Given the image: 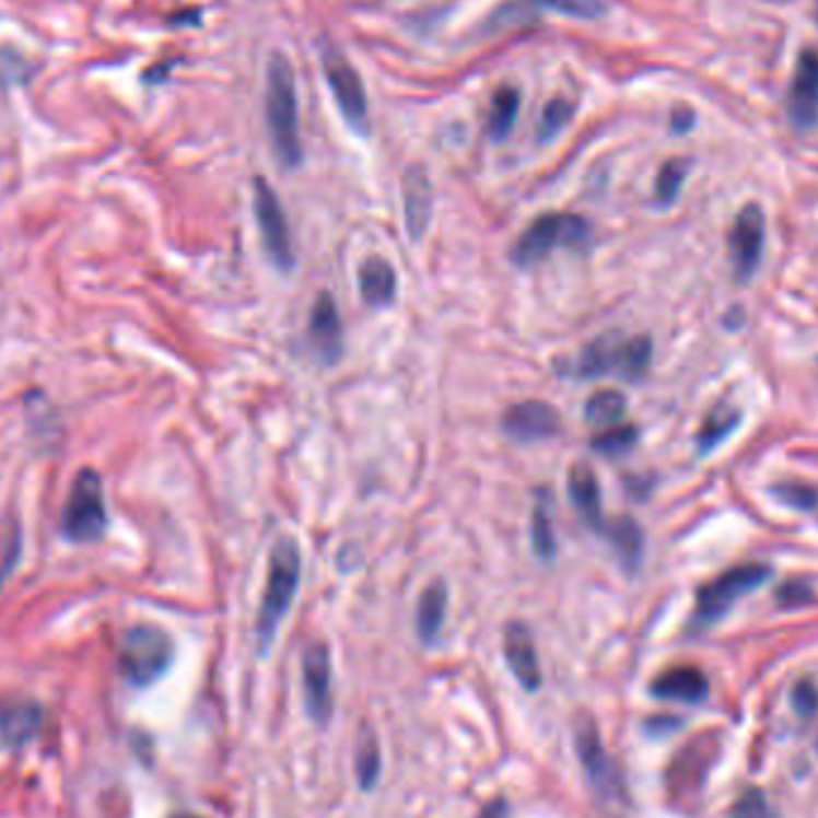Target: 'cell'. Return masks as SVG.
Returning a JSON list of instances; mask_svg holds the SVG:
<instances>
[{
    "instance_id": "obj_1",
    "label": "cell",
    "mask_w": 818,
    "mask_h": 818,
    "mask_svg": "<svg viewBox=\"0 0 818 818\" xmlns=\"http://www.w3.org/2000/svg\"><path fill=\"white\" fill-rule=\"evenodd\" d=\"M266 125L278 161L285 168H300L304 159L300 139L297 82L290 60L276 50L266 68Z\"/></svg>"
},
{
    "instance_id": "obj_2",
    "label": "cell",
    "mask_w": 818,
    "mask_h": 818,
    "mask_svg": "<svg viewBox=\"0 0 818 818\" xmlns=\"http://www.w3.org/2000/svg\"><path fill=\"white\" fill-rule=\"evenodd\" d=\"M302 577V553L300 544L290 536L278 539L268 556V574H266V589L261 598V608L257 616V636L261 654H268V648L276 642L280 624H283L292 600L297 596Z\"/></svg>"
},
{
    "instance_id": "obj_3",
    "label": "cell",
    "mask_w": 818,
    "mask_h": 818,
    "mask_svg": "<svg viewBox=\"0 0 818 818\" xmlns=\"http://www.w3.org/2000/svg\"><path fill=\"white\" fill-rule=\"evenodd\" d=\"M651 350H654V344H651V338L646 336L620 338L618 334H608L586 344L577 354V360L568 364V372L562 374L582 381L608 374L636 381L646 374L651 364Z\"/></svg>"
},
{
    "instance_id": "obj_4",
    "label": "cell",
    "mask_w": 818,
    "mask_h": 818,
    "mask_svg": "<svg viewBox=\"0 0 818 818\" xmlns=\"http://www.w3.org/2000/svg\"><path fill=\"white\" fill-rule=\"evenodd\" d=\"M594 225L577 213H544L517 237L510 259L519 268H531L556 249L582 252L592 245Z\"/></svg>"
},
{
    "instance_id": "obj_5",
    "label": "cell",
    "mask_w": 818,
    "mask_h": 818,
    "mask_svg": "<svg viewBox=\"0 0 818 818\" xmlns=\"http://www.w3.org/2000/svg\"><path fill=\"white\" fill-rule=\"evenodd\" d=\"M106 524L104 486L96 471L82 469L74 477L66 507H62V531L77 544H89L106 531Z\"/></svg>"
},
{
    "instance_id": "obj_6",
    "label": "cell",
    "mask_w": 818,
    "mask_h": 818,
    "mask_svg": "<svg viewBox=\"0 0 818 818\" xmlns=\"http://www.w3.org/2000/svg\"><path fill=\"white\" fill-rule=\"evenodd\" d=\"M173 661V642L161 628L153 624H137L125 634L120 648V663L127 680L137 687L156 682L168 670Z\"/></svg>"
},
{
    "instance_id": "obj_7",
    "label": "cell",
    "mask_w": 818,
    "mask_h": 818,
    "mask_svg": "<svg viewBox=\"0 0 818 818\" xmlns=\"http://www.w3.org/2000/svg\"><path fill=\"white\" fill-rule=\"evenodd\" d=\"M771 570L759 562H749V565H739L723 572L721 577H715L711 584L701 586L697 596V608H694V624L697 628H709V624L718 622L727 610L735 606L739 596H747L753 589L769 580Z\"/></svg>"
},
{
    "instance_id": "obj_8",
    "label": "cell",
    "mask_w": 818,
    "mask_h": 818,
    "mask_svg": "<svg viewBox=\"0 0 818 818\" xmlns=\"http://www.w3.org/2000/svg\"><path fill=\"white\" fill-rule=\"evenodd\" d=\"M254 215H257L268 257L283 273L292 271L295 268V247H292L288 215L273 187L264 177H254Z\"/></svg>"
},
{
    "instance_id": "obj_9",
    "label": "cell",
    "mask_w": 818,
    "mask_h": 818,
    "mask_svg": "<svg viewBox=\"0 0 818 818\" xmlns=\"http://www.w3.org/2000/svg\"><path fill=\"white\" fill-rule=\"evenodd\" d=\"M322 66L344 122H348L354 132L364 135L369 130V101L360 72L352 68V62L344 58L342 50L336 46L324 48Z\"/></svg>"
},
{
    "instance_id": "obj_10",
    "label": "cell",
    "mask_w": 818,
    "mask_h": 818,
    "mask_svg": "<svg viewBox=\"0 0 818 818\" xmlns=\"http://www.w3.org/2000/svg\"><path fill=\"white\" fill-rule=\"evenodd\" d=\"M574 745H577L584 775L586 781H589L592 790L596 792V797L604 802L606 807H620V804H624V787L620 781V773L616 769V763H612L606 753L594 721L582 718L577 723Z\"/></svg>"
},
{
    "instance_id": "obj_11",
    "label": "cell",
    "mask_w": 818,
    "mask_h": 818,
    "mask_svg": "<svg viewBox=\"0 0 818 818\" xmlns=\"http://www.w3.org/2000/svg\"><path fill=\"white\" fill-rule=\"evenodd\" d=\"M787 113L792 125L809 132L818 125V50L804 48L792 74Z\"/></svg>"
},
{
    "instance_id": "obj_12",
    "label": "cell",
    "mask_w": 818,
    "mask_h": 818,
    "mask_svg": "<svg viewBox=\"0 0 818 818\" xmlns=\"http://www.w3.org/2000/svg\"><path fill=\"white\" fill-rule=\"evenodd\" d=\"M501 429L507 439L517 443L546 441L560 433V414L553 405L544 400H522L505 409Z\"/></svg>"
},
{
    "instance_id": "obj_13",
    "label": "cell",
    "mask_w": 818,
    "mask_h": 818,
    "mask_svg": "<svg viewBox=\"0 0 818 818\" xmlns=\"http://www.w3.org/2000/svg\"><path fill=\"white\" fill-rule=\"evenodd\" d=\"M766 237V221L757 203H749L737 213V219L727 235V249L739 280H747L761 261Z\"/></svg>"
},
{
    "instance_id": "obj_14",
    "label": "cell",
    "mask_w": 818,
    "mask_h": 818,
    "mask_svg": "<svg viewBox=\"0 0 818 818\" xmlns=\"http://www.w3.org/2000/svg\"><path fill=\"white\" fill-rule=\"evenodd\" d=\"M306 334H309V342H312L316 360L324 366H336L342 360V350H344L342 322H340L336 297L330 295V292H322V295L316 297L309 312V326H306Z\"/></svg>"
},
{
    "instance_id": "obj_15",
    "label": "cell",
    "mask_w": 818,
    "mask_h": 818,
    "mask_svg": "<svg viewBox=\"0 0 818 818\" xmlns=\"http://www.w3.org/2000/svg\"><path fill=\"white\" fill-rule=\"evenodd\" d=\"M304 704L306 713L316 723H326L334 711V692H330V651L326 644L314 642L306 646L302 658Z\"/></svg>"
},
{
    "instance_id": "obj_16",
    "label": "cell",
    "mask_w": 818,
    "mask_h": 818,
    "mask_svg": "<svg viewBox=\"0 0 818 818\" xmlns=\"http://www.w3.org/2000/svg\"><path fill=\"white\" fill-rule=\"evenodd\" d=\"M402 209L407 235L421 242L433 215V185L424 165H412L402 177Z\"/></svg>"
},
{
    "instance_id": "obj_17",
    "label": "cell",
    "mask_w": 818,
    "mask_h": 818,
    "mask_svg": "<svg viewBox=\"0 0 818 818\" xmlns=\"http://www.w3.org/2000/svg\"><path fill=\"white\" fill-rule=\"evenodd\" d=\"M503 651L510 670L517 677V682L527 689V692H536L541 687V666H539V654H536L534 639L527 624L522 622H510L505 628L503 639Z\"/></svg>"
},
{
    "instance_id": "obj_18",
    "label": "cell",
    "mask_w": 818,
    "mask_h": 818,
    "mask_svg": "<svg viewBox=\"0 0 818 818\" xmlns=\"http://www.w3.org/2000/svg\"><path fill=\"white\" fill-rule=\"evenodd\" d=\"M568 493H570L574 510H577L586 527H592L596 531L604 527L606 517H604V507H600V486L589 465H584V463L572 465L570 475H568Z\"/></svg>"
},
{
    "instance_id": "obj_19",
    "label": "cell",
    "mask_w": 818,
    "mask_h": 818,
    "mask_svg": "<svg viewBox=\"0 0 818 818\" xmlns=\"http://www.w3.org/2000/svg\"><path fill=\"white\" fill-rule=\"evenodd\" d=\"M651 694L668 701H682V704H701L709 697V682L701 670L680 666L661 673L651 682Z\"/></svg>"
},
{
    "instance_id": "obj_20",
    "label": "cell",
    "mask_w": 818,
    "mask_h": 818,
    "mask_svg": "<svg viewBox=\"0 0 818 818\" xmlns=\"http://www.w3.org/2000/svg\"><path fill=\"white\" fill-rule=\"evenodd\" d=\"M360 292L362 300L374 306V309H386L395 302V295H398V273H395L393 264L381 257H369L360 271Z\"/></svg>"
},
{
    "instance_id": "obj_21",
    "label": "cell",
    "mask_w": 818,
    "mask_h": 818,
    "mask_svg": "<svg viewBox=\"0 0 818 818\" xmlns=\"http://www.w3.org/2000/svg\"><path fill=\"white\" fill-rule=\"evenodd\" d=\"M598 534H604L608 544L616 548L620 560L624 562V568L634 570L639 562H642L644 556V531L632 517H612L606 519L604 527L598 529Z\"/></svg>"
},
{
    "instance_id": "obj_22",
    "label": "cell",
    "mask_w": 818,
    "mask_h": 818,
    "mask_svg": "<svg viewBox=\"0 0 818 818\" xmlns=\"http://www.w3.org/2000/svg\"><path fill=\"white\" fill-rule=\"evenodd\" d=\"M447 608V589L443 582L431 584L424 589L417 606V634L424 644H433L441 634Z\"/></svg>"
},
{
    "instance_id": "obj_23",
    "label": "cell",
    "mask_w": 818,
    "mask_h": 818,
    "mask_svg": "<svg viewBox=\"0 0 818 818\" xmlns=\"http://www.w3.org/2000/svg\"><path fill=\"white\" fill-rule=\"evenodd\" d=\"M519 106H522V94L515 86L498 89L491 101L489 125H486V132H489L493 142H503V139L513 132L517 115H519Z\"/></svg>"
},
{
    "instance_id": "obj_24",
    "label": "cell",
    "mask_w": 818,
    "mask_h": 818,
    "mask_svg": "<svg viewBox=\"0 0 818 818\" xmlns=\"http://www.w3.org/2000/svg\"><path fill=\"white\" fill-rule=\"evenodd\" d=\"M628 409V398L620 390H598L584 405L586 424L608 429L616 426Z\"/></svg>"
},
{
    "instance_id": "obj_25",
    "label": "cell",
    "mask_w": 818,
    "mask_h": 818,
    "mask_svg": "<svg viewBox=\"0 0 818 818\" xmlns=\"http://www.w3.org/2000/svg\"><path fill=\"white\" fill-rule=\"evenodd\" d=\"M531 548L534 556L541 562H553L558 558V544H556V531H553V522L551 513H548V505L539 503L534 507L531 515Z\"/></svg>"
},
{
    "instance_id": "obj_26",
    "label": "cell",
    "mask_w": 818,
    "mask_h": 818,
    "mask_svg": "<svg viewBox=\"0 0 818 818\" xmlns=\"http://www.w3.org/2000/svg\"><path fill=\"white\" fill-rule=\"evenodd\" d=\"M572 115H574V106L570 104V101L565 98L548 101L541 110L539 127H536V139H539L541 144L553 142V139L570 125Z\"/></svg>"
},
{
    "instance_id": "obj_27",
    "label": "cell",
    "mask_w": 818,
    "mask_h": 818,
    "mask_svg": "<svg viewBox=\"0 0 818 818\" xmlns=\"http://www.w3.org/2000/svg\"><path fill=\"white\" fill-rule=\"evenodd\" d=\"M634 443H636V429L630 426V424L608 426L600 433H596V436L592 439L594 453L606 455V457H618V455L630 453Z\"/></svg>"
},
{
    "instance_id": "obj_28",
    "label": "cell",
    "mask_w": 818,
    "mask_h": 818,
    "mask_svg": "<svg viewBox=\"0 0 818 818\" xmlns=\"http://www.w3.org/2000/svg\"><path fill=\"white\" fill-rule=\"evenodd\" d=\"M737 419L739 417L733 412L731 407H715L713 412L706 417L704 426H701V431H699V447H701V453L713 451V447L718 445L727 436V433H731L735 429Z\"/></svg>"
},
{
    "instance_id": "obj_29",
    "label": "cell",
    "mask_w": 818,
    "mask_h": 818,
    "mask_svg": "<svg viewBox=\"0 0 818 818\" xmlns=\"http://www.w3.org/2000/svg\"><path fill=\"white\" fill-rule=\"evenodd\" d=\"M689 173V163L685 159H673L663 165L656 177V201L661 207H670L682 189L685 177Z\"/></svg>"
},
{
    "instance_id": "obj_30",
    "label": "cell",
    "mask_w": 818,
    "mask_h": 818,
    "mask_svg": "<svg viewBox=\"0 0 818 818\" xmlns=\"http://www.w3.org/2000/svg\"><path fill=\"white\" fill-rule=\"evenodd\" d=\"M771 493L778 501L795 510H816L818 507V489L804 481H781L771 486Z\"/></svg>"
},
{
    "instance_id": "obj_31",
    "label": "cell",
    "mask_w": 818,
    "mask_h": 818,
    "mask_svg": "<svg viewBox=\"0 0 818 818\" xmlns=\"http://www.w3.org/2000/svg\"><path fill=\"white\" fill-rule=\"evenodd\" d=\"M529 3L577 20H598L606 15L604 0H529Z\"/></svg>"
},
{
    "instance_id": "obj_32",
    "label": "cell",
    "mask_w": 818,
    "mask_h": 818,
    "mask_svg": "<svg viewBox=\"0 0 818 818\" xmlns=\"http://www.w3.org/2000/svg\"><path fill=\"white\" fill-rule=\"evenodd\" d=\"M354 761H357V778H360V785L364 790L374 787L381 773V751L374 737L362 739L360 747H357Z\"/></svg>"
},
{
    "instance_id": "obj_33",
    "label": "cell",
    "mask_w": 818,
    "mask_h": 818,
    "mask_svg": "<svg viewBox=\"0 0 818 818\" xmlns=\"http://www.w3.org/2000/svg\"><path fill=\"white\" fill-rule=\"evenodd\" d=\"M731 818H773L769 804H766L759 790H749L745 797H739Z\"/></svg>"
},
{
    "instance_id": "obj_34",
    "label": "cell",
    "mask_w": 818,
    "mask_h": 818,
    "mask_svg": "<svg viewBox=\"0 0 818 818\" xmlns=\"http://www.w3.org/2000/svg\"><path fill=\"white\" fill-rule=\"evenodd\" d=\"M792 706L799 715H814L818 711V689L811 680H802L792 689Z\"/></svg>"
},
{
    "instance_id": "obj_35",
    "label": "cell",
    "mask_w": 818,
    "mask_h": 818,
    "mask_svg": "<svg viewBox=\"0 0 818 818\" xmlns=\"http://www.w3.org/2000/svg\"><path fill=\"white\" fill-rule=\"evenodd\" d=\"M778 598L785 606H797V604H807L809 600V589L802 582H790L785 584L781 592H778Z\"/></svg>"
},
{
    "instance_id": "obj_36",
    "label": "cell",
    "mask_w": 818,
    "mask_h": 818,
    "mask_svg": "<svg viewBox=\"0 0 818 818\" xmlns=\"http://www.w3.org/2000/svg\"><path fill=\"white\" fill-rule=\"evenodd\" d=\"M692 125H694V113L689 108H682V110H677L673 115V132L675 135L689 132V130H692Z\"/></svg>"
},
{
    "instance_id": "obj_37",
    "label": "cell",
    "mask_w": 818,
    "mask_h": 818,
    "mask_svg": "<svg viewBox=\"0 0 818 818\" xmlns=\"http://www.w3.org/2000/svg\"><path fill=\"white\" fill-rule=\"evenodd\" d=\"M479 818H507V804L503 799H495L481 811Z\"/></svg>"
},
{
    "instance_id": "obj_38",
    "label": "cell",
    "mask_w": 818,
    "mask_h": 818,
    "mask_svg": "<svg viewBox=\"0 0 818 818\" xmlns=\"http://www.w3.org/2000/svg\"><path fill=\"white\" fill-rule=\"evenodd\" d=\"M173 818H199V816H195V814H177Z\"/></svg>"
}]
</instances>
